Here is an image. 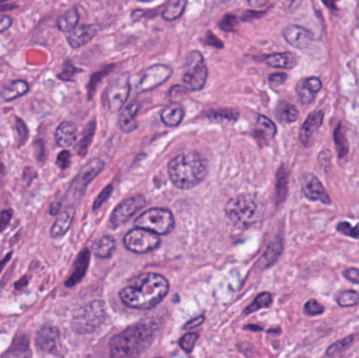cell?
<instances>
[{
	"mask_svg": "<svg viewBox=\"0 0 359 358\" xmlns=\"http://www.w3.org/2000/svg\"><path fill=\"white\" fill-rule=\"evenodd\" d=\"M287 75L284 73L271 74L269 76V82L272 86L282 85L286 82Z\"/></svg>",
	"mask_w": 359,
	"mask_h": 358,
	"instance_id": "cell-46",
	"label": "cell"
},
{
	"mask_svg": "<svg viewBox=\"0 0 359 358\" xmlns=\"http://www.w3.org/2000/svg\"><path fill=\"white\" fill-rule=\"evenodd\" d=\"M147 205V200L143 195H135L122 201L114 210L111 216V223L114 227L124 224L130 220L139 210L142 209Z\"/></svg>",
	"mask_w": 359,
	"mask_h": 358,
	"instance_id": "cell-12",
	"label": "cell"
},
{
	"mask_svg": "<svg viewBox=\"0 0 359 358\" xmlns=\"http://www.w3.org/2000/svg\"><path fill=\"white\" fill-rule=\"evenodd\" d=\"M337 303L339 306L341 307H352L355 306L359 303V294L353 291V290H349V291L341 292L339 296H337Z\"/></svg>",
	"mask_w": 359,
	"mask_h": 358,
	"instance_id": "cell-36",
	"label": "cell"
},
{
	"mask_svg": "<svg viewBox=\"0 0 359 358\" xmlns=\"http://www.w3.org/2000/svg\"><path fill=\"white\" fill-rule=\"evenodd\" d=\"M82 69H77V67H73L72 64H69L67 69H65L63 74H61L60 78L63 80H71L72 77L76 75V74L81 73Z\"/></svg>",
	"mask_w": 359,
	"mask_h": 358,
	"instance_id": "cell-47",
	"label": "cell"
},
{
	"mask_svg": "<svg viewBox=\"0 0 359 358\" xmlns=\"http://www.w3.org/2000/svg\"><path fill=\"white\" fill-rule=\"evenodd\" d=\"M325 308L316 302V300H310L306 303L305 307H304V313L309 315V317H314V315H320L324 313Z\"/></svg>",
	"mask_w": 359,
	"mask_h": 358,
	"instance_id": "cell-38",
	"label": "cell"
},
{
	"mask_svg": "<svg viewBox=\"0 0 359 358\" xmlns=\"http://www.w3.org/2000/svg\"><path fill=\"white\" fill-rule=\"evenodd\" d=\"M264 12H259V11H245L241 16V20L243 21H250L252 19H257L259 17L263 16Z\"/></svg>",
	"mask_w": 359,
	"mask_h": 358,
	"instance_id": "cell-49",
	"label": "cell"
},
{
	"mask_svg": "<svg viewBox=\"0 0 359 358\" xmlns=\"http://www.w3.org/2000/svg\"><path fill=\"white\" fill-rule=\"evenodd\" d=\"M287 1H289V4H290V8H295L302 4L303 0H287Z\"/></svg>",
	"mask_w": 359,
	"mask_h": 358,
	"instance_id": "cell-55",
	"label": "cell"
},
{
	"mask_svg": "<svg viewBox=\"0 0 359 358\" xmlns=\"http://www.w3.org/2000/svg\"><path fill=\"white\" fill-rule=\"evenodd\" d=\"M198 336L196 333H187L180 340V346L185 352H191Z\"/></svg>",
	"mask_w": 359,
	"mask_h": 358,
	"instance_id": "cell-40",
	"label": "cell"
},
{
	"mask_svg": "<svg viewBox=\"0 0 359 358\" xmlns=\"http://www.w3.org/2000/svg\"><path fill=\"white\" fill-rule=\"evenodd\" d=\"M58 164L62 168L67 167L69 164V151H62L58 158Z\"/></svg>",
	"mask_w": 359,
	"mask_h": 358,
	"instance_id": "cell-52",
	"label": "cell"
},
{
	"mask_svg": "<svg viewBox=\"0 0 359 358\" xmlns=\"http://www.w3.org/2000/svg\"><path fill=\"white\" fill-rule=\"evenodd\" d=\"M276 126L269 118L259 115L255 122V137L259 142L267 143L276 137Z\"/></svg>",
	"mask_w": 359,
	"mask_h": 358,
	"instance_id": "cell-20",
	"label": "cell"
},
{
	"mask_svg": "<svg viewBox=\"0 0 359 358\" xmlns=\"http://www.w3.org/2000/svg\"><path fill=\"white\" fill-rule=\"evenodd\" d=\"M141 103L134 100L130 104L126 105V109H122L119 117L120 128L124 132H132L138 128V122L136 121L137 115L140 111Z\"/></svg>",
	"mask_w": 359,
	"mask_h": 358,
	"instance_id": "cell-19",
	"label": "cell"
},
{
	"mask_svg": "<svg viewBox=\"0 0 359 358\" xmlns=\"http://www.w3.org/2000/svg\"><path fill=\"white\" fill-rule=\"evenodd\" d=\"M170 180L178 188L191 189L200 184L206 176L204 159L196 151L181 153L168 165Z\"/></svg>",
	"mask_w": 359,
	"mask_h": 358,
	"instance_id": "cell-3",
	"label": "cell"
},
{
	"mask_svg": "<svg viewBox=\"0 0 359 358\" xmlns=\"http://www.w3.org/2000/svg\"><path fill=\"white\" fill-rule=\"evenodd\" d=\"M270 0H248L249 6L251 8H262L269 4Z\"/></svg>",
	"mask_w": 359,
	"mask_h": 358,
	"instance_id": "cell-54",
	"label": "cell"
},
{
	"mask_svg": "<svg viewBox=\"0 0 359 358\" xmlns=\"http://www.w3.org/2000/svg\"><path fill=\"white\" fill-rule=\"evenodd\" d=\"M170 284L163 275L143 273L130 282L120 292L124 305L134 309L154 308L168 296Z\"/></svg>",
	"mask_w": 359,
	"mask_h": 358,
	"instance_id": "cell-1",
	"label": "cell"
},
{
	"mask_svg": "<svg viewBox=\"0 0 359 358\" xmlns=\"http://www.w3.org/2000/svg\"><path fill=\"white\" fill-rule=\"evenodd\" d=\"M304 195L311 201H320L323 204L330 205L331 199L328 193L325 191L320 181L314 174H307L304 176L302 182Z\"/></svg>",
	"mask_w": 359,
	"mask_h": 358,
	"instance_id": "cell-14",
	"label": "cell"
},
{
	"mask_svg": "<svg viewBox=\"0 0 359 358\" xmlns=\"http://www.w3.org/2000/svg\"><path fill=\"white\" fill-rule=\"evenodd\" d=\"M283 252V241L280 237H276L267 247L265 254L262 258V264L264 267H270L280 258Z\"/></svg>",
	"mask_w": 359,
	"mask_h": 358,
	"instance_id": "cell-28",
	"label": "cell"
},
{
	"mask_svg": "<svg viewBox=\"0 0 359 358\" xmlns=\"http://www.w3.org/2000/svg\"><path fill=\"white\" fill-rule=\"evenodd\" d=\"M95 128H96V124H95V121L90 122L88 130H86V135H84L83 139H82L81 143H80V149H84V153H86V149H88L90 143L92 142L93 136H94Z\"/></svg>",
	"mask_w": 359,
	"mask_h": 358,
	"instance_id": "cell-43",
	"label": "cell"
},
{
	"mask_svg": "<svg viewBox=\"0 0 359 358\" xmlns=\"http://www.w3.org/2000/svg\"><path fill=\"white\" fill-rule=\"evenodd\" d=\"M354 336H349L344 340H339V342L334 343L329 347L327 350L326 355L329 357H337V355L341 354L345 352L352 344H353Z\"/></svg>",
	"mask_w": 359,
	"mask_h": 358,
	"instance_id": "cell-34",
	"label": "cell"
},
{
	"mask_svg": "<svg viewBox=\"0 0 359 358\" xmlns=\"http://www.w3.org/2000/svg\"><path fill=\"white\" fill-rule=\"evenodd\" d=\"M172 69L165 64H155L147 69L141 76L137 88L139 92H149L159 88L172 77Z\"/></svg>",
	"mask_w": 359,
	"mask_h": 358,
	"instance_id": "cell-11",
	"label": "cell"
},
{
	"mask_svg": "<svg viewBox=\"0 0 359 358\" xmlns=\"http://www.w3.org/2000/svg\"><path fill=\"white\" fill-rule=\"evenodd\" d=\"M204 321L205 317H203V315H201V317H196V319H191V321L188 322V323L186 324L185 326H184V329H194V328L198 327V326L202 325V324L204 323Z\"/></svg>",
	"mask_w": 359,
	"mask_h": 358,
	"instance_id": "cell-51",
	"label": "cell"
},
{
	"mask_svg": "<svg viewBox=\"0 0 359 358\" xmlns=\"http://www.w3.org/2000/svg\"><path fill=\"white\" fill-rule=\"evenodd\" d=\"M55 138L59 146H72L77 139V128L72 122H62L57 128Z\"/></svg>",
	"mask_w": 359,
	"mask_h": 358,
	"instance_id": "cell-21",
	"label": "cell"
},
{
	"mask_svg": "<svg viewBox=\"0 0 359 358\" xmlns=\"http://www.w3.org/2000/svg\"><path fill=\"white\" fill-rule=\"evenodd\" d=\"M98 33L96 25H82L69 32L67 41L74 48H81L90 41Z\"/></svg>",
	"mask_w": 359,
	"mask_h": 358,
	"instance_id": "cell-16",
	"label": "cell"
},
{
	"mask_svg": "<svg viewBox=\"0 0 359 358\" xmlns=\"http://www.w3.org/2000/svg\"><path fill=\"white\" fill-rule=\"evenodd\" d=\"M323 121H324V113L322 111H313L308 116L299 132V140L304 146L309 147L313 145Z\"/></svg>",
	"mask_w": 359,
	"mask_h": 358,
	"instance_id": "cell-13",
	"label": "cell"
},
{
	"mask_svg": "<svg viewBox=\"0 0 359 358\" xmlns=\"http://www.w3.org/2000/svg\"><path fill=\"white\" fill-rule=\"evenodd\" d=\"M334 141L339 158L345 157V156L347 155L349 145H348L347 139H346L345 134H344V130H341V125H339L334 132Z\"/></svg>",
	"mask_w": 359,
	"mask_h": 358,
	"instance_id": "cell-35",
	"label": "cell"
},
{
	"mask_svg": "<svg viewBox=\"0 0 359 358\" xmlns=\"http://www.w3.org/2000/svg\"><path fill=\"white\" fill-rule=\"evenodd\" d=\"M111 191H113V187L109 185L107 186L102 193L99 195V197L97 198L96 201L94 203V209H97V208L100 207L107 199H109V195H111Z\"/></svg>",
	"mask_w": 359,
	"mask_h": 358,
	"instance_id": "cell-45",
	"label": "cell"
},
{
	"mask_svg": "<svg viewBox=\"0 0 359 358\" xmlns=\"http://www.w3.org/2000/svg\"><path fill=\"white\" fill-rule=\"evenodd\" d=\"M88 260H90V252H84L82 256H80L79 260H78L79 265L76 266V270L74 271L73 275L67 282V286L75 285L78 281L82 279L84 273H86V268H88Z\"/></svg>",
	"mask_w": 359,
	"mask_h": 358,
	"instance_id": "cell-32",
	"label": "cell"
},
{
	"mask_svg": "<svg viewBox=\"0 0 359 358\" xmlns=\"http://www.w3.org/2000/svg\"><path fill=\"white\" fill-rule=\"evenodd\" d=\"M208 77V69L204 62V57L198 50H191L186 57L185 71L183 82L186 88L192 92H198L204 88Z\"/></svg>",
	"mask_w": 359,
	"mask_h": 358,
	"instance_id": "cell-7",
	"label": "cell"
},
{
	"mask_svg": "<svg viewBox=\"0 0 359 358\" xmlns=\"http://www.w3.org/2000/svg\"><path fill=\"white\" fill-rule=\"evenodd\" d=\"M344 277L348 281L352 282L354 284H359V269L350 268L344 273Z\"/></svg>",
	"mask_w": 359,
	"mask_h": 358,
	"instance_id": "cell-48",
	"label": "cell"
},
{
	"mask_svg": "<svg viewBox=\"0 0 359 358\" xmlns=\"http://www.w3.org/2000/svg\"><path fill=\"white\" fill-rule=\"evenodd\" d=\"M287 182L288 180H287L286 172H284V168H282L278 174V198L280 200H284L286 197L287 184H288Z\"/></svg>",
	"mask_w": 359,
	"mask_h": 358,
	"instance_id": "cell-41",
	"label": "cell"
},
{
	"mask_svg": "<svg viewBox=\"0 0 359 358\" xmlns=\"http://www.w3.org/2000/svg\"><path fill=\"white\" fill-rule=\"evenodd\" d=\"M27 90H29V84L22 80H17L4 88L1 96L6 101H12L27 94Z\"/></svg>",
	"mask_w": 359,
	"mask_h": 358,
	"instance_id": "cell-29",
	"label": "cell"
},
{
	"mask_svg": "<svg viewBox=\"0 0 359 358\" xmlns=\"http://www.w3.org/2000/svg\"><path fill=\"white\" fill-rule=\"evenodd\" d=\"M114 71V65H109V67H105L103 71H99V73L94 74L92 79H90V85H88V92H90V98H92L93 92H94L95 88H96L97 84L101 81L103 77L109 71Z\"/></svg>",
	"mask_w": 359,
	"mask_h": 358,
	"instance_id": "cell-39",
	"label": "cell"
},
{
	"mask_svg": "<svg viewBox=\"0 0 359 358\" xmlns=\"http://www.w3.org/2000/svg\"><path fill=\"white\" fill-rule=\"evenodd\" d=\"M104 319V304L100 301H94L76 311L72 321V328L77 333H92L103 323Z\"/></svg>",
	"mask_w": 359,
	"mask_h": 358,
	"instance_id": "cell-5",
	"label": "cell"
},
{
	"mask_svg": "<svg viewBox=\"0 0 359 358\" xmlns=\"http://www.w3.org/2000/svg\"><path fill=\"white\" fill-rule=\"evenodd\" d=\"M337 229L343 235L353 237V239H359V224L355 227H351L348 222H341L337 225Z\"/></svg>",
	"mask_w": 359,
	"mask_h": 358,
	"instance_id": "cell-42",
	"label": "cell"
},
{
	"mask_svg": "<svg viewBox=\"0 0 359 358\" xmlns=\"http://www.w3.org/2000/svg\"><path fill=\"white\" fill-rule=\"evenodd\" d=\"M154 328L149 324H138L117 334L109 342L113 357H135L142 354L154 342Z\"/></svg>",
	"mask_w": 359,
	"mask_h": 358,
	"instance_id": "cell-2",
	"label": "cell"
},
{
	"mask_svg": "<svg viewBox=\"0 0 359 358\" xmlns=\"http://www.w3.org/2000/svg\"><path fill=\"white\" fill-rule=\"evenodd\" d=\"M116 248L115 240L109 235L100 237L94 245L95 256L100 259H107L111 256Z\"/></svg>",
	"mask_w": 359,
	"mask_h": 358,
	"instance_id": "cell-30",
	"label": "cell"
},
{
	"mask_svg": "<svg viewBox=\"0 0 359 358\" xmlns=\"http://www.w3.org/2000/svg\"><path fill=\"white\" fill-rule=\"evenodd\" d=\"M161 244V240L157 233H151L144 228L133 229L126 233L124 245L130 252L135 254H147L157 249Z\"/></svg>",
	"mask_w": 359,
	"mask_h": 358,
	"instance_id": "cell-8",
	"label": "cell"
},
{
	"mask_svg": "<svg viewBox=\"0 0 359 358\" xmlns=\"http://www.w3.org/2000/svg\"><path fill=\"white\" fill-rule=\"evenodd\" d=\"M12 25V19L8 16H0V33L6 31Z\"/></svg>",
	"mask_w": 359,
	"mask_h": 358,
	"instance_id": "cell-53",
	"label": "cell"
},
{
	"mask_svg": "<svg viewBox=\"0 0 359 358\" xmlns=\"http://www.w3.org/2000/svg\"><path fill=\"white\" fill-rule=\"evenodd\" d=\"M135 225L157 235H168L174 229L175 219L170 210L151 208L140 214L135 221Z\"/></svg>",
	"mask_w": 359,
	"mask_h": 358,
	"instance_id": "cell-6",
	"label": "cell"
},
{
	"mask_svg": "<svg viewBox=\"0 0 359 358\" xmlns=\"http://www.w3.org/2000/svg\"><path fill=\"white\" fill-rule=\"evenodd\" d=\"M154 14L157 15V12L153 10H141V8H138V10L133 11L132 13V18L134 19L135 21L139 20V19L142 18L144 16H149V15Z\"/></svg>",
	"mask_w": 359,
	"mask_h": 358,
	"instance_id": "cell-50",
	"label": "cell"
},
{
	"mask_svg": "<svg viewBox=\"0 0 359 358\" xmlns=\"http://www.w3.org/2000/svg\"><path fill=\"white\" fill-rule=\"evenodd\" d=\"M130 84L128 76H119L114 79L105 90V101L111 113L121 111L130 97Z\"/></svg>",
	"mask_w": 359,
	"mask_h": 358,
	"instance_id": "cell-9",
	"label": "cell"
},
{
	"mask_svg": "<svg viewBox=\"0 0 359 358\" xmlns=\"http://www.w3.org/2000/svg\"><path fill=\"white\" fill-rule=\"evenodd\" d=\"M204 44L209 46H213V48H219V50H222L224 48L223 41L219 39L212 32L208 31L206 34H205L204 37Z\"/></svg>",
	"mask_w": 359,
	"mask_h": 358,
	"instance_id": "cell-44",
	"label": "cell"
},
{
	"mask_svg": "<svg viewBox=\"0 0 359 358\" xmlns=\"http://www.w3.org/2000/svg\"><path fill=\"white\" fill-rule=\"evenodd\" d=\"M283 35L290 46L299 50L308 48L313 39L312 34L307 29L295 25L285 27Z\"/></svg>",
	"mask_w": 359,
	"mask_h": 358,
	"instance_id": "cell-15",
	"label": "cell"
},
{
	"mask_svg": "<svg viewBox=\"0 0 359 358\" xmlns=\"http://www.w3.org/2000/svg\"><path fill=\"white\" fill-rule=\"evenodd\" d=\"M271 304V294H270L269 292H264V294H259L257 298L247 307L245 313H246V315H250V313L255 312V311L259 310V309L268 308Z\"/></svg>",
	"mask_w": 359,
	"mask_h": 358,
	"instance_id": "cell-33",
	"label": "cell"
},
{
	"mask_svg": "<svg viewBox=\"0 0 359 358\" xmlns=\"http://www.w3.org/2000/svg\"><path fill=\"white\" fill-rule=\"evenodd\" d=\"M185 111L179 103H172L164 107L161 113V120L165 125L176 128L183 121Z\"/></svg>",
	"mask_w": 359,
	"mask_h": 358,
	"instance_id": "cell-23",
	"label": "cell"
},
{
	"mask_svg": "<svg viewBox=\"0 0 359 358\" xmlns=\"http://www.w3.org/2000/svg\"><path fill=\"white\" fill-rule=\"evenodd\" d=\"M265 62L269 67L291 69L297 67V57L290 52L278 53L266 57Z\"/></svg>",
	"mask_w": 359,
	"mask_h": 358,
	"instance_id": "cell-22",
	"label": "cell"
},
{
	"mask_svg": "<svg viewBox=\"0 0 359 358\" xmlns=\"http://www.w3.org/2000/svg\"><path fill=\"white\" fill-rule=\"evenodd\" d=\"M320 88H322V81L318 78H306L297 84V98L303 104H309L314 100L316 92H320Z\"/></svg>",
	"mask_w": 359,
	"mask_h": 358,
	"instance_id": "cell-18",
	"label": "cell"
},
{
	"mask_svg": "<svg viewBox=\"0 0 359 358\" xmlns=\"http://www.w3.org/2000/svg\"><path fill=\"white\" fill-rule=\"evenodd\" d=\"M74 214H75L74 208L69 207L58 216L52 230H50V235L53 237H62L69 230L72 222H73Z\"/></svg>",
	"mask_w": 359,
	"mask_h": 358,
	"instance_id": "cell-24",
	"label": "cell"
},
{
	"mask_svg": "<svg viewBox=\"0 0 359 358\" xmlns=\"http://www.w3.org/2000/svg\"><path fill=\"white\" fill-rule=\"evenodd\" d=\"M59 331L54 327H44L38 332L36 346L42 353H52L58 348Z\"/></svg>",
	"mask_w": 359,
	"mask_h": 358,
	"instance_id": "cell-17",
	"label": "cell"
},
{
	"mask_svg": "<svg viewBox=\"0 0 359 358\" xmlns=\"http://www.w3.org/2000/svg\"><path fill=\"white\" fill-rule=\"evenodd\" d=\"M276 116L282 123H292L299 118V111L294 105L286 101H280L276 109Z\"/></svg>",
	"mask_w": 359,
	"mask_h": 358,
	"instance_id": "cell-27",
	"label": "cell"
},
{
	"mask_svg": "<svg viewBox=\"0 0 359 358\" xmlns=\"http://www.w3.org/2000/svg\"><path fill=\"white\" fill-rule=\"evenodd\" d=\"M78 22H79V13L74 8L67 11L62 16L59 17L57 25L61 32L69 33L77 27Z\"/></svg>",
	"mask_w": 359,
	"mask_h": 358,
	"instance_id": "cell-31",
	"label": "cell"
},
{
	"mask_svg": "<svg viewBox=\"0 0 359 358\" xmlns=\"http://www.w3.org/2000/svg\"><path fill=\"white\" fill-rule=\"evenodd\" d=\"M219 29L224 32L236 31L238 27V18L236 15L227 14L219 22Z\"/></svg>",
	"mask_w": 359,
	"mask_h": 358,
	"instance_id": "cell-37",
	"label": "cell"
},
{
	"mask_svg": "<svg viewBox=\"0 0 359 358\" xmlns=\"http://www.w3.org/2000/svg\"><path fill=\"white\" fill-rule=\"evenodd\" d=\"M139 2H149L153 1V0H138Z\"/></svg>",
	"mask_w": 359,
	"mask_h": 358,
	"instance_id": "cell-56",
	"label": "cell"
},
{
	"mask_svg": "<svg viewBox=\"0 0 359 358\" xmlns=\"http://www.w3.org/2000/svg\"><path fill=\"white\" fill-rule=\"evenodd\" d=\"M225 210L229 220L241 228L253 226L263 216L261 201L250 193H244L230 200Z\"/></svg>",
	"mask_w": 359,
	"mask_h": 358,
	"instance_id": "cell-4",
	"label": "cell"
},
{
	"mask_svg": "<svg viewBox=\"0 0 359 358\" xmlns=\"http://www.w3.org/2000/svg\"><path fill=\"white\" fill-rule=\"evenodd\" d=\"M206 117L215 123L229 124L238 121L240 113L231 109H211L206 113Z\"/></svg>",
	"mask_w": 359,
	"mask_h": 358,
	"instance_id": "cell-26",
	"label": "cell"
},
{
	"mask_svg": "<svg viewBox=\"0 0 359 358\" xmlns=\"http://www.w3.org/2000/svg\"><path fill=\"white\" fill-rule=\"evenodd\" d=\"M104 168V162L100 159H93L86 164L80 170L77 178L74 180L71 188H69V195L72 200H78L88 186L90 182L94 180L95 177L98 176L99 172H102Z\"/></svg>",
	"mask_w": 359,
	"mask_h": 358,
	"instance_id": "cell-10",
	"label": "cell"
},
{
	"mask_svg": "<svg viewBox=\"0 0 359 358\" xmlns=\"http://www.w3.org/2000/svg\"><path fill=\"white\" fill-rule=\"evenodd\" d=\"M188 0H168L162 11V18L166 21H174L183 15Z\"/></svg>",
	"mask_w": 359,
	"mask_h": 358,
	"instance_id": "cell-25",
	"label": "cell"
}]
</instances>
